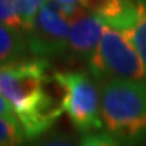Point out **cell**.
Here are the masks:
<instances>
[{
  "instance_id": "obj_1",
  "label": "cell",
  "mask_w": 146,
  "mask_h": 146,
  "mask_svg": "<svg viewBox=\"0 0 146 146\" xmlns=\"http://www.w3.org/2000/svg\"><path fill=\"white\" fill-rule=\"evenodd\" d=\"M46 58H23L0 66V94L14 109L27 140L45 136L64 113V88Z\"/></svg>"
},
{
  "instance_id": "obj_2",
  "label": "cell",
  "mask_w": 146,
  "mask_h": 146,
  "mask_svg": "<svg viewBox=\"0 0 146 146\" xmlns=\"http://www.w3.org/2000/svg\"><path fill=\"white\" fill-rule=\"evenodd\" d=\"M103 131L124 146L146 145V82L113 79L102 85Z\"/></svg>"
},
{
  "instance_id": "obj_3",
  "label": "cell",
  "mask_w": 146,
  "mask_h": 146,
  "mask_svg": "<svg viewBox=\"0 0 146 146\" xmlns=\"http://www.w3.org/2000/svg\"><path fill=\"white\" fill-rule=\"evenodd\" d=\"M85 70L102 85L113 79L146 82V64L143 58L128 36L112 25L104 27L102 39Z\"/></svg>"
},
{
  "instance_id": "obj_4",
  "label": "cell",
  "mask_w": 146,
  "mask_h": 146,
  "mask_svg": "<svg viewBox=\"0 0 146 146\" xmlns=\"http://www.w3.org/2000/svg\"><path fill=\"white\" fill-rule=\"evenodd\" d=\"M58 81L64 88L63 110L79 133L88 134L103 130L102 96L97 82L84 69L58 70Z\"/></svg>"
},
{
  "instance_id": "obj_5",
  "label": "cell",
  "mask_w": 146,
  "mask_h": 146,
  "mask_svg": "<svg viewBox=\"0 0 146 146\" xmlns=\"http://www.w3.org/2000/svg\"><path fill=\"white\" fill-rule=\"evenodd\" d=\"M72 24L55 0H48L25 30L27 49L36 58H61L69 40Z\"/></svg>"
},
{
  "instance_id": "obj_6",
  "label": "cell",
  "mask_w": 146,
  "mask_h": 146,
  "mask_svg": "<svg viewBox=\"0 0 146 146\" xmlns=\"http://www.w3.org/2000/svg\"><path fill=\"white\" fill-rule=\"evenodd\" d=\"M106 24L98 17L87 12L82 18L75 21L70 27L69 40L61 60L66 66L79 63L87 64L102 39Z\"/></svg>"
},
{
  "instance_id": "obj_7",
  "label": "cell",
  "mask_w": 146,
  "mask_h": 146,
  "mask_svg": "<svg viewBox=\"0 0 146 146\" xmlns=\"http://www.w3.org/2000/svg\"><path fill=\"white\" fill-rule=\"evenodd\" d=\"M82 8L121 31L130 30L136 21L134 0H82Z\"/></svg>"
},
{
  "instance_id": "obj_8",
  "label": "cell",
  "mask_w": 146,
  "mask_h": 146,
  "mask_svg": "<svg viewBox=\"0 0 146 146\" xmlns=\"http://www.w3.org/2000/svg\"><path fill=\"white\" fill-rule=\"evenodd\" d=\"M27 52L24 33L0 24V66L19 61L27 55Z\"/></svg>"
},
{
  "instance_id": "obj_9",
  "label": "cell",
  "mask_w": 146,
  "mask_h": 146,
  "mask_svg": "<svg viewBox=\"0 0 146 146\" xmlns=\"http://www.w3.org/2000/svg\"><path fill=\"white\" fill-rule=\"evenodd\" d=\"M136 8V21L130 30L124 33L128 36L131 43L143 58L146 64V0H134Z\"/></svg>"
},
{
  "instance_id": "obj_10",
  "label": "cell",
  "mask_w": 146,
  "mask_h": 146,
  "mask_svg": "<svg viewBox=\"0 0 146 146\" xmlns=\"http://www.w3.org/2000/svg\"><path fill=\"white\" fill-rule=\"evenodd\" d=\"M15 2V8H17V14L18 18L23 24V30L25 33L33 19L36 18V15L40 12V9L46 5L48 0H14Z\"/></svg>"
},
{
  "instance_id": "obj_11",
  "label": "cell",
  "mask_w": 146,
  "mask_h": 146,
  "mask_svg": "<svg viewBox=\"0 0 146 146\" xmlns=\"http://www.w3.org/2000/svg\"><path fill=\"white\" fill-rule=\"evenodd\" d=\"M25 140L23 128L18 124L0 118V146H21Z\"/></svg>"
},
{
  "instance_id": "obj_12",
  "label": "cell",
  "mask_w": 146,
  "mask_h": 146,
  "mask_svg": "<svg viewBox=\"0 0 146 146\" xmlns=\"http://www.w3.org/2000/svg\"><path fill=\"white\" fill-rule=\"evenodd\" d=\"M0 24L8 25V27L23 31V24L18 18L15 2L14 0H0Z\"/></svg>"
},
{
  "instance_id": "obj_13",
  "label": "cell",
  "mask_w": 146,
  "mask_h": 146,
  "mask_svg": "<svg viewBox=\"0 0 146 146\" xmlns=\"http://www.w3.org/2000/svg\"><path fill=\"white\" fill-rule=\"evenodd\" d=\"M79 146H124V145H121L116 139L109 136L108 133L96 131L82 134V137L79 139Z\"/></svg>"
},
{
  "instance_id": "obj_14",
  "label": "cell",
  "mask_w": 146,
  "mask_h": 146,
  "mask_svg": "<svg viewBox=\"0 0 146 146\" xmlns=\"http://www.w3.org/2000/svg\"><path fill=\"white\" fill-rule=\"evenodd\" d=\"M33 146H79V143H76L75 139L69 136L67 133L57 131L42 136L39 139V142Z\"/></svg>"
},
{
  "instance_id": "obj_15",
  "label": "cell",
  "mask_w": 146,
  "mask_h": 146,
  "mask_svg": "<svg viewBox=\"0 0 146 146\" xmlns=\"http://www.w3.org/2000/svg\"><path fill=\"white\" fill-rule=\"evenodd\" d=\"M0 118L8 119V121H11V122H14V124H18V125H19L14 109L11 108V104L5 100V97H3L2 94H0ZM19 127H21V125H19Z\"/></svg>"
},
{
  "instance_id": "obj_16",
  "label": "cell",
  "mask_w": 146,
  "mask_h": 146,
  "mask_svg": "<svg viewBox=\"0 0 146 146\" xmlns=\"http://www.w3.org/2000/svg\"><path fill=\"white\" fill-rule=\"evenodd\" d=\"M58 3H63V5H79L82 0H55Z\"/></svg>"
}]
</instances>
